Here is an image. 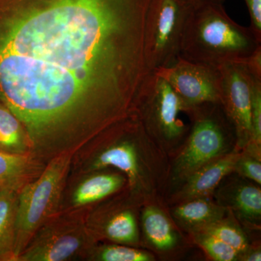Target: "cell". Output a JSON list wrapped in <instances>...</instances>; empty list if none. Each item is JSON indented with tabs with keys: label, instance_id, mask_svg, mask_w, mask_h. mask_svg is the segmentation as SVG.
Returning a JSON list of instances; mask_svg holds the SVG:
<instances>
[{
	"label": "cell",
	"instance_id": "5b68a950",
	"mask_svg": "<svg viewBox=\"0 0 261 261\" xmlns=\"http://www.w3.org/2000/svg\"><path fill=\"white\" fill-rule=\"evenodd\" d=\"M219 102L224 105L243 142L252 140V92L255 75H261V60L230 63L217 68Z\"/></svg>",
	"mask_w": 261,
	"mask_h": 261
},
{
	"label": "cell",
	"instance_id": "44dd1931",
	"mask_svg": "<svg viewBox=\"0 0 261 261\" xmlns=\"http://www.w3.org/2000/svg\"><path fill=\"white\" fill-rule=\"evenodd\" d=\"M196 240L215 260H234L240 254L232 247L207 233H200Z\"/></svg>",
	"mask_w": 261,
	"mask_h": 261
},
{
	"label": "cell",
	"instance_id": "4fadbf2b",
	"mask_svg": "<svg viewBox=\"0 0 261 261\" xmlns=\"http://www.w3.org/2000/svg\"><path fill=\"white\" fill-rule=\"evenodd\" d=\"M113 166L124 172L130 182L135 183L139 176V165L135 147L129 143H121L105 150L94 163V168Z\"/></svg>",
	"mask_w": 261,
	"mask_h": 261
},
{
	"label": "cell",
	"instance_id": "7402d4cb",
	"mask_svg": "<svg viewBox=\"0 0 261 261\" xmlns=\"http://www.w3.org/2000/svg\"><path fill=\"white\" fill-rule=\"evenodd\" d=\"M100 258L105 261H149L152 257L141 250L130 247L110 246L101 252Z\"/></svg>",
	"mask_w": 261,
	"mask_h": 261
},
{
	"label": "cell",
	"instance_id": "8fae6325",
	"mask_svg": "<svg viewBox=\"0 0 261 261\" xmlns=\"http://www.w3.org/2000/svg\"><path fill=\"white\" fill-rule=\"evenodd\" d=\"M19 189H0V260H14Z\"/></svg>",
	"mask_w": 261,
	"mask_h": 261
},
{
	"label": "cell",
	"instance_id": "e0dca14e",
	"mask_svg": "<svg viewBox=\"0 0 261 261\" xmlns=\"http://www.w3.org/2000/svg\"><path fill=\"white\" fill-rule=\"evenodd\" d=\"M32 159L29 154H13L0 151V189H20L23 178L30 171Z\"/></svg>",
	"mask_w": 261,
	"mask_h": 261
},
{
	"label": "cell",
	"instance_id": "484cf974",
	"mask_svg": "<svg viewBox=\"0 0 261 261\" xmlns=\"http://www.w3.org/2000/svg\"><path fill=\"white\" fill-rule=\"evenodd\" d=\"M194 8L201 6L209 3H216V4H224L225 0H186Z\"/></svg>",
	"mask_w": 261,
	"mask_h": 261
},
{
	"label": "cell",
	"instance_id": "5bb4252c",
	"mask_svg": "<svg viewBox=\"0 0 261 261\" xmlns=\"http://www.w3.org/2000/svg\"><path fill=\"white\" fill-rule=\"evenodd\" d=\"M142 220L146 236L156 248L165 250L174 246L176 233L161 211L153 207H147L144 211Z\"/></svg>",
	"mask_w": 261,
	"mask_h": 261
},
{
	"label": "cell",
	"instance_id": "9a60e30c",
	"mask_svg": "<svg viewBox=\"0 0 261 261\" xmlns=\"http://www.w3.org/2000/svg\"><path fill=\"white\" fill-rule=\"evenodd\" d=\"M174 214L184 223L200 227L219 221L224 216V209L209 201L195 198V200L178 206Z\"/></svg>",
	"mask_w": 261,
	"mask_h": 261
},
{
	"label": "cell",
	"instance_id": "9c48e42d",
	"mask_svg": "<svg viewBox=\"0 0 261 261\" xmlns=\"http://www.w3.org/2000/svg\"><path fill=\"white\" fill-rule=\"evenodd\" d=\"M83 228H70L51 233L25 247L17 260L63 261L68 260L83 247Z\"/></svg>",
	"mask_w": 261,
	"mask_h": 261
},
{
	"label": "cell",
	"instance_id": "277c9868",
	"mask_svg": "<svg viewBox=\"0 0 261 261\" xmlns=\"http://www.w3.org/2000/svg\"><path fill=\"white\" fill-rule=\"evenodd\" d=\"M193 8L186 0H151L144 34L147 73L177 61L185 23Z\"/></svg>",
	"mask_w": 261,
	"mask_h": 261
},
{
	"label": "cell",
	"instance_id": "7c38bea8",
	"mask_svg": "<svg viewBox=\"0 0 261 261\" xmlns=\"http://www.w3.org/2000/svg\"><path fill=\"white\" fill-rule=\"evenodd\" d=\"M124 179L116 174H99L89 178L79 186L73 195L75 205H84L114 193L123 185Z\"/></svg>",
	"mask_w": 261,
	"mask_h": 261
},
{
	"label": "cell",
	"instance_id": "ba28073f",
	"mask_svg": "<svg viewBox=\"0 0 261 261\" xmlns=\"http://www.w3.org/2000/svg\"><path fill=\"white\" fill-rule=\"evenodd\" d=\"M224 147V129L219 120L214 116H197L187 147L178 158V173L190 176L219 157Z\"/></svg>",
	"mask_w": 261,
	"mask_h": 261
},
{
	"label": "cell",
	"instance_id": "2e32d148",
	"mask_svg": "<svg viewBox=\"0 0 261 261\" xmlns=\"http://www.w3.org/2000/svg\"><path fill=\"white\" fill-rule=\"evenodd\" d=\"M21 123L0 101V151L23 154L25 151Z\"/></svg>",
	"mask_w": 261,
	"mask_h": 261
},
{
	"label": "cell",
	"instance_id": "603a6c76",
	"mask_svg": "<svg viewBox=\"0 0 261 261\" xmlns=\"http://www.w3.org/2000/svg\"><path fill=\"white\" fill-rule=\"evenodd\" d=\"M252 140L260 145L261 142V75H255L252 92Z\"/></svg>",
	"mask_w": 261,
	"mask_h": 261
},
{
	"label": "cell",
	"instance_id": "6da1fadb",
	"mask_svg": "<svg viewBox=\"0 0 261 261\" xmlns=\"http://www.w3.org/2000/svg\"><path fill=\"white\" fill-rule=\"evenodd\" d=\"M148 0H0V101L32 148L76 144L81 117L101 125L145 75Z\"/></svg>",
	"mask_w": 261,
	"mask_h": 261
},
{
	"label": "cell",
	"instance_id": "3957f363",
	"mask_svg": "<svg viewBox=\"0 0 261 261\" xmlns=\"http://www.w3.org/2000/svg\"><path fill=\"white\" fill-rule=\"evenodd\" d=\"M71 156L72 151L57 154L36 181L19 191L14 260L58 208Z\"/></svg>",
	"mask_w": 261,
	"mask_h": 261
},
{
	"label": "cell",
	"instance_id": "cb8c5ba5",
	"mask_svg": "<svg viewBox=\"0 0 261 261\" xmlns=\"http://www.w3.org/2000/svg\"><path fill=\"white\" fill-rule=\"evenodd\" d=\"M234 169L246 177L253 180L257 184H261V165L260 161L250 158H239Z\"/></svg>",
	"mask_w": 261,
	"mask_h": 261
},
{
	"label": "cell",
	"instance_id": "8992f818",
	"mask_svg": "<svg viewBox=\"0 0 261 261\" xmlns=\"http://www.w3.org/2000/svg\"><path fill=\"white\" fill-rule=\"evenodd\" d=\"M181 99L185 109L207 102H219L217 68L187 61L179 56L172 65L154 70Z\"/></svg>",
	"mask_w": 261,
	"mask_h": 261
},
{
	"label": "cell",
	"instance_id": "7a4b0ae2",
	"mask_svg": "<svg viewBox=\"0 0 261 261\" xmlns=\"http://www.w3.org/2000/svg\"><path fill=\"white\" fill-rule=\"evenodd\" d=\"M223 5L193 8L184 28L181 58L218 68L226 63H247L261 50V41L251 27L233 21Z\"/></svg>",
	"mask_w": 261,
	"mask_h": 261
},
{
	"label": "cell",
	"instance_id": "ac0fdd59",
	"mask_svg": "<svg viewBox=\"0 0 261 261\" xmlns=\"http://www.w3.org/2000/svg\"><path fill=\"white\" fill-rule=\"evenodd\" d=\"M106 233L108 238L118 243H136L138 240V230L135 216L129 211L116 215L108 222Z\"/></svg>",
	"mask_w": 261,
	"mask_h": 261
},
{
	"label": "cell",
	"instance_id": "52a82bcc",
	"mask_svg": "<svg viewBox=\"0 0 261 261\" xmlns=\"http://www.w3.org/2000/svg\"><path fill=\"white\" fill-rule=\"evenodd\" d=\"M137 93L143 100L153 126L167 140H174L185 132V126L178 118L185 109L181 99L164 79L149 72L145 75Z\"/></svg>",
	"mask_w": 261,
	"mask_h": 261
},
{
	"label": "cell",
	"instance_id": "30bf717a",
	"mask_svg": "<svg viewBox=\"0 0 261 261\" xmlns=\"http://www.w3.org/2000/svg\"><path fill=\"white\" fill-rule=\"evenodd\" d=\"M239 159L237 154H228L213 161L190 175L183 195L187 198H202L214 191L218 185L234 169Z\"/></svg>",
	"mask_w": 261,
	"mask_h": 261
},
{
	"label": "cell",
	"instance_id": "4316f807",
	"mask_svg": "<svg viewBox=\"0 0 261 261\" xmlns=\"http://www.w3.org/2000/svg\"><path fill=\"white\" fill-rule=\"evenodd\" d=\"M247 260L248 261H260L261 260V253L260 251L254 252L250 254L247 257Z\"/></svg>",
	"mask_w": 261,
	"mask_h": 261
},
{
	"label": "cell",
	"instance_id": "d4e9b609",
	"mask_svg": "<svg viewBox=\"0 0 261 261\" xmlns=\"http://www.w3.org/2000/svg\"><path fill=\"white\" fill-rule=\"evenodd\" d=\"M250 13L252 30L261 41V0H245Z\"/></svg>",
	"mask_w": 261,
	"mask_h": 261
},
{
	"label": "cell",
	"instance_id": "d6986e66",
	"mask_svg": "<svg viewBox=\"0 0 261 261\" xmlns=\"http://www.w3.org/2000/svg\"><path fill=\"white\" fill-rule=\"evenodd\" d=\"M202 233L211 235L227 244L240 252H245L247 248V242L244 233L233 225L217 221L200 226Z\"/></svg>",
	"mask_w": 261,
	"mask_h": 261
},
{
	"label": "cell",
	"instance_id": "ffe728a7",
	"mask_svg": "<svg viewBox=\"0 0 261 261\" xmlns=\"http://www.w3.org/2000/svg\"><path fill=\"white\" fill-rule=\"evenodd\" d=\"M235 207L248 219H257L261 214V192L255 186L240 187L233 198Z\"/></svg>",
	"mask_w": 261,
	"mask_h": 261
}]
</instances>
